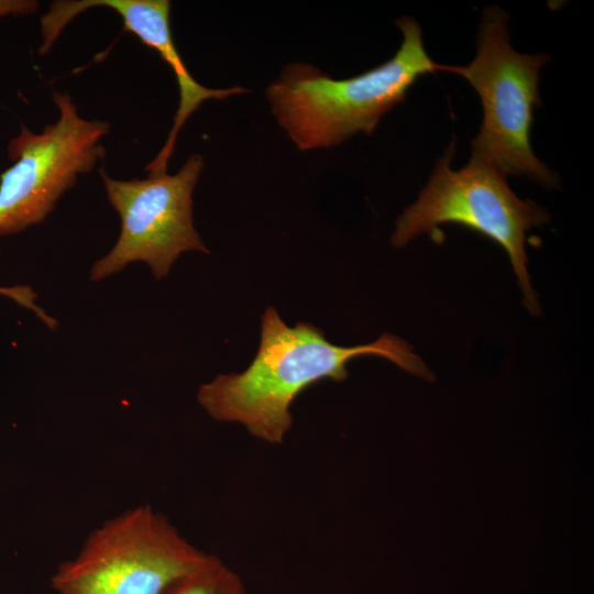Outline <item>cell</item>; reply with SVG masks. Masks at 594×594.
I'll return each instance as SVG.
<instances>
[{"label": "cell", "mask_w": 594, "mask_h": 594, "mask_svg": "<svg viewBox=\"0 0 594 594\" xmlns=\"http://www.w3.org/2000/svg\"><path fill=\"white\" fill-rule=\"evenodd\" d=\"M454 140L436 163L417 200L397 218L392 244L402 248L421 234L442 243L440 227L463 226L491 239L507 253L524 302L531 315H539L537 295L527 270L526 234L549 221L548 211L532 200L518 198L506 176L488 163L471 156L461 169L451 168Z\"/></svg>", "instance_id": "cell-3"}, {"label": "cell", "mask_w": 594, "mask_h": 594, "mask_svg": "<svg viewBox=\"0 0 594 594\" xmlns=\"http://www.w3.org/2000/svg\"><path fill=\"white\" fill-rule=\"evenodd\" d=\"M162 594H246L239 575L217 557L205 568L169 584Z\"/></svg>", "instance_id": "cell-9"}, {"label": "cell", "mask_w": 594, "mask_h": 594, "mask_svg": "<svg viewBox=\"0 0 594 594\" xmlns=\"http://www.w3.org/2000/svg\"><path fill=\"white\" fill-rule=\"evenodd\" d=\"M92 8H108L122 19L124 29L154 50L173 70L179 90V102L168 136L146 166L148 175L167 172L176 139L187 119L209 99L223 100L246 90L240 86L222 89L208 88L199 84L186 68L175 45L169 23L168 0H75L54 1L41 18V51L47 53L64 28L78 14Z\"/></svg>", "instance_id": "cell-8"}, {"label": "cell", "mask_w": 594, "mask_h": 594, "mask_svg": "<svg viewBox=\"0 0 594 594\" xmlns=\"http://www.w3.org/2000/svg\"><path fill=\"white\" fill-rule=\"evenodd\" d=\"M508 15L486 8L476 41V56L464 66H447L476 90L483 107L480 132L472 140V156L505 176H526L539 185L557 187L559 178L532 152L534 110L540 106L539 72L546 54H521L509 42Z\"/></svg>", "instance_id": "cell-4"}, {"label": "cell", "mask_w": 594, "mask_h": 594, "mask_svg": "<svg viewBox=\"0 0 594 594\" xmlns=\"http://www.w3.org/2000/svg\"><path fill=\"white\" fill-rule=\"evenodd\" d=\"M360 355H378L424 380H433L413 348L391 333L376 341L340 346L308 322L288 327L273 307L261 322V341L252 363L242 373L219 374L200 385L197 399L215 420L239 422L268 443H280L292 427L290 406L314 383L348 377L346 364Z\"/></svg>", "instance_id": "cell-1"}, {"label": "cell", "mask_w": 594, "mask_h": 594, "mask_svg": "<svg viewBox=\"0 0 594 594\" xmlns=\"http://www.w3.org/2000/svg\"><path fill=\"white\" fill-rule=\"evenodd\" d=\"M395 24L403 33L398 51L365 73L334 79L315 66L294 63L267 87L273 116L299 150L328 148L359 132L372 133L421 76L444 72L428 55L415 19L403 16Z\"/></svg>", "instance_id": "cell-2"}, {"label": "cell", "mask_w": 594, "mask_h": 594, "mask_svg": "<svg viewBox=\"0 0 594 594\" xmlns=\"http://www.w3.org/2000/svg\"><path fill=\"white\" fill-rule=\"evenodd\" d=\"M204 165L200 154H191L174 175L123 180L100 172L121 229L113 248L92 265L91 280L105 279L133 262L147 264L162 279L182 253H209L193 218V193Z\"/></svg>", "instance_id": "cell-7"}, {"label": "cell", "mask_w": 594, "mask_h": 594, "mask_svg": "<svg viewBox=\"0 0 594 594\" xmlns=\"http://www.w3.org/2000/svg\"><path fill=\"white\" fill-rule=\"evenodd\" d=\"M58 119L34 133L21 125L8 144L12 165L0 176V237L41 223L105 155L110 127L82 118L67 92L54 91Z\"/></svg>", "instance_id": "cell-6"}, {"label": "cell", "mask_w": 594, "mask_h": 594, "mask_svg": "<svg viewBox=\"0 0 594 594\" xmlns=\"http://www.w3.org/2000/svg\"><path fill=\"white\" fill-rule=\"evenodd\" d=\"M0 296L14 300L20 306L32 310L48 328L54 329L57 326L56 319L36 304V294L29 286L2 287L0 286Z\"/></svg>", "instance_id": "cell-10"}, {"label": "cell", "mask_w": 594, "mask_h": 594, "mask_svg": "<svg viewBox=\"0 0 594 594\" xmlns=\"http://www.w3.org/2000/svg\"><path fill=\"white\" fill-rule=\"evenodd\" d=\"M35 0H0V19L9 15H30L36 12Z\"/></svg>", "instance_id": "cell-11"}, {"label": "cell", "mask_w": 594, "mask_h": 594, "mask_svg": "<svg viewBox=\"0 0 594 594\" xmlns=\"http://www.w3.org/2000/svg\"><path fill=\"white\" fill-rule=\"evenodd\" d=\"M216 557L191 544L148 505L103 521L50 579L56 594H162Z\"/></svg>", "instance_id": "cell-5"}]
</instances>
